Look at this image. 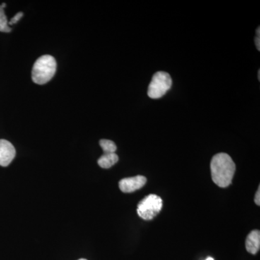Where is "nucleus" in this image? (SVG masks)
<instances>
[{
    "label": "nucleus",
    "mask_w": 260,
    "mask_h": 260,
    "mask_svg": "<svg viewBox=\"0 0 260 260\" xmlns=\"http://www.w3.org/2000/svg\"><path fill=\"white\" fill-rule=\"evenodd\" d=\"M210 171L213 182L220 187H227L232 184L235 174V162L229 154L218 153L212 158Z\"/></svg>",
    "instance_id": "obj_1"
},
{
    "label": "nucleus",
    "mask_w": 260,
    "mask_h": 260,
    "mask_svg": "<svg viewBox=\"0 0 260 260\" xmlns=\"http://www.w3.org/2000/svg\"><path fill=\"white\" fill-rule=\"evenodd\" d=\"M56 70L55 58L51 55L42 56L35 61L32 67V81L38 85H44L52 79Z\"/></svg>",
    "instance_id": "obj_2"
},
{
    "label": "nucleus",
    "mask_w": 260,
    "mask_h": 260,
    "mask_svg": "<svg viewBox=\"0 0 260 260\" xmlns=\"http://www.w3.org/2000/svg\"><path fill=\"white\" fill-rule=\"evenodd\" d=\"M172 86V79L167 72H157L149 85L148 95L150 99H158L164 96Z\"/></svg>",
    "instance_id": "obj_3"
},
{
    "label": "nucleus",
    "mask_w": 260,
    "mask_h": 260,
    "mask_svg": "<svg viewBox=\"0 0 260 260\" xmlns=\"http://www.w3.org/2000/svg\"><path fill=\"white\" fill-rule=\"evenodd\" d=\"M162 208V200L156 194H149L138 205V215L145 220H152L160 213Z\"/></svg>",
    "instance_id": "obj_4"
},
{
    "label": "nucleus",
    "mask_w": 260,
    "mask_h": 260,
    "mask_svg": "<svg viewBox=\"0 0 260 260\" xmlns=\"http://www.w3.org/2000/svg\"><path fill=\"white\" fill-rule=\"evenodd\" d=\"M147 179L143 176L125 178L119 182V189L124 193H131L141 189L146 184Z\"/></svg>",
    "instance_id": "obj_5"
},
{
    "label": "nucleus",
    "mask_w": 260,
    "mask_h": 260,
    "mask_svg": "<svg viewBox=\"0 0 260 260\" xmlns=\"http://www.w3.org/2000/svg\"><path fill=\"white\" fill-rule=\"evenodd\" d=\"M15 149L11 143L6 140H0V166L6 167L15 158Z\"/></svg>",
    "instance_id": "obj_6"
},
{
    "label": "nucleus",
    "mask_w": 260,
    "mask_h": 260,
    "mask_svg": "<svg viewBox=\"0 0 260 260\" xmlns=\"http://www.w3.org/2000/svg\"><path fill=\"white\" fill-rule=\"evenodd\" d=\"M260 232L259 230H254L249 233L246 240V249L248 252L255 254L259 250Z\"/></svg>",
    "instance_id": "obj_7"
},
{
    "label": "nucleus",
    "mask_w": 260,
    "mask_h": 260,
    "mask_svg": "<svg viewBox=\"0 0 260 260\" xmlns=\"http://www.w3.org/2000/svg\"><path fill=\"white\" fill-rule=\"evenodd\" d=\"M118 160H119V157L115 153L104 154L98 160V164H99V167L103 169H109L116 164Z\"/></svg>",
    "instance_id": "obj_8"
},
{
    "label": "nucleus",
    "mask_w": 260,
    "mask_h": 260,
    "mask_svg": "<svg viewBox=\"0 0 260 260\" xmlns=\"http://www.w3.org/2000/svg\"><path fill=\"white\" fill-rule=\"evenodd\" d=\"M99 144L104 150V154L114 153L116 152V145L114 142L109 140H101Z\"/></svg>",
    "instance_id": "obj_9"
},
{
    "label": "nucleus",
    "mask_w": 260,
    "mask_h": 260,
    "mask_svg": "<svg viewBox=\"0 0 260 260\" xmlns=\"http://www.w3.org/2000/svg\"><path fill=\"white\" fill-rule=\"evenodd\" d=\"M12 29L8 25V19L5 14L4 9L0 5V31L10 32Z\"/></svg>",
    "instance_id": "obj_10"
},
{
    "label": "nucleus",
    "mask_w": 260,
    "mask_h": 260,
    "mask_svg": "<svg viewBox=\"0 0 260 260\" xmlns=\"http://www.w3.org/2000/svg\"><path fill=\"white\" fill-rule=\"evenodd\" d=\"M23 16V13L22 12H20V13H17L16 15L13 17V18L11 19L10 22H8V25H13V24H15L18 23L19 20H20V18Z\"/></svg>",
    "instance_id": "obj_11"
},
{
    "label": "nucleus",
    "mask_w": 260,
    "mask_h": 260,
    "mask_svg": "<svg viewBox=\"0 0 260 260\" xmlns=\"http://www.w3.org/2000/svg\"><path fill=\"white\" fill-rule=\"evenodd\" d=\"M260 187L258 188L257 191L256 192L255 198H254V201L257 205H260Z\"/></svg>",
    "instance_id": "obj_12"
},
{
    "label": "nucleus",
    "mask_w": 260,
    "mask_h": 260,
    "mask_svg": "<svg viewBox=\"0 0 260 260\" xmlns=\"http://www.w3.org/2000/svg\"><path fill=\"white\" fill-rule=\"evenodd\" d=\"M255 44L256 49L258 51H260V37H256L255 39Z\"/></svg>",
    "instance_id": "obj_13"
},
{
    "label": "nucleus",
    "mask_w": 260,
    "mask_h": 260,
    "mask_svg": "<svg viewBox=\"0 0 260 260\" xmlns=\"http://www.w3.org/2000/svg\"><path fill=\"white\" fill-rule=\"evenodd\" d=\"M1 7L3 8V9H4L5 7H6V4H5V3H3V4L1 5Z\"/></svg>",
    "instance_id": "obj_14"
},
{
    "label": "nucleus",
    "mask_w": 260,
    "mask_h": 260,
    "mask_svg": "<svg viewBox=\"0 0 260 260\" xmlns=\"http://www.w3.org/2000/svg\"><path fill=\"white\" fill-rule=\"evenodd\" d=\"M258 80H260V71H258Z\"/></svg>",
    "instance_id": "obj_15"
},
{
    "label": "nucleus",
    "mask_w": 260,
    "mask_h": 260,
    "mask_svg": "<svg viewBox=\"0 0 260 260\" xmlns=\"http://www.w3.org/2000/svg\"><path fill=\"white\" fill-rule=\"evenodd\" d=\"M205 260H214V259H213V258L208 257V259H205Z\"/></svg>",
    "instance_id": "obj_16"
},
{
    "label": "nucleus",
    "mask_w": 260,
    "mask_h": 260,
    "mask_svg": "<svg viewBox=\"0 0 260 260\" xmlns=\"http://www.w3.org/2000/svg\"><path fill=\"white\" fill-rule=\"evenodd\" d=\"M79 260H87V259H80Z\"/></svg>",
    "instance_id": "obj_17"
}]
</instances>
